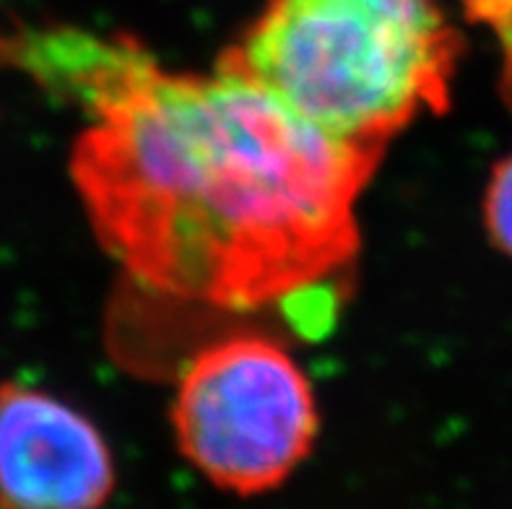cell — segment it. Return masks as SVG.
I'll return each mask as SVG.
<instances>
[{
  "instance_id": "1",
  "label": "cell",
  "mask_w": 512,
  "mask_h": 509,
  "mask_svg": "<svg viewBox=\"0 0 512 509\" xmlns=\"http://www.w3.org/2000/svg\"><path fill=\"white\" fill-rule=\"evenodd\" d=\"M73 180L97 237L167 297L297 304L359 247L383 146L338 141L229 73L162 71L136 47L86 104Z\"/></svg>"
},
{
  "instance_id": "4",
  "label": "cell",
  "mask_w": 512,
  "mask_h": 509,
  "mask_svg": "<svg viewBox=\"0 0 512 509\" xmlns=\"http://www.w3.org/2000/svg\"><path fill=\"white\" fill-rule=\"evenodd\" d=\"M112 491L97 426L42 390L0 385V509H102Z\"/></svg>"
},
{
  "instance_id": "5",
  "label": "cell",
  "mask_w": 512,
  "mask_h": 509,
  "mask_svg": "<svg viewBox=\"0 0 512 509\" xmlns=\"http://www.w3.org/2000/svg\"><path fill=\"white\" fill-rule=\"evenodd\" d=\"M484 216L497 247L512 258V156L494 167L484 200Z\"/></svg>"
},
{
  "instance_id": "3",
  "label": "cell",
  "mask_w": 512,
  "mask_h": 509,
  "mask_svg": "<svg viewBox=\"0 0 512 509\" xmlns=\"http://www.w3.org/2000/svg\"><path fill=\"white\" fill-rule=\"evenodd\" d=\"M177 447L214 486L242 497L279 489L318 434L312 387L263 336H232L195 354L172 406Z\"/></svg>"
},
{
  "instance_id": "2",
  "label": "cell",
  "mask_w": 512,
  "mask_h": 509,
  "mask_svg": "<svg viewBox=\"0 0 512 509\" xmlns=\"http://www.w3.org/2000/svg\"><path fill=\"white\" fill-rule=\"evenodd\" d=\"M455 60L437 0H266L219 71L325 136L385 149L422 112L448 110Z\"/></svg>"
}]
</instances>
